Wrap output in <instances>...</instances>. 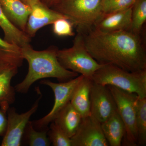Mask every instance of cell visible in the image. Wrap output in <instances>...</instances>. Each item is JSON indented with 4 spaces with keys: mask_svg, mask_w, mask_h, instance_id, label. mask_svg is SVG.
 I'll list each match as a JSON object with an SVG mask.
<instances>
[{
    "mask_svg": "<svg viewBox=\"0 0 146 146\" xmlns=\"http://www.w3.org/2000/svg\"><path fill=\"white\" fill-rule=\"evenodd\" d=\"M146 21V0H136L132 7L130 31L142 35Z\"/></svg>",
    "mask_w": 146,
    "mask_h": 146,
    "instance_id": "cell-20",
    "label": "cell"
},
{
    "mask_svg": "<svg viewBox=\"0 0 146 146\" xmlns=\"http://www.w3.org/2000/svg\"><path fill=\"white\" fill-rule=\"evenodd\" d=\"M90 99L91 115L101 123L107 120L117 110L115 100L107 86L93 82Z\"/></svg>",
    "mask_w": 146,
    "mask_h": 146,
    "instance_id": "cell-10",
    "label": "cell"
},
{
    "mask_svg": "<svg viewBox=\"0 0 146 146\" xmlns=\"http://www.w3.org/2000/svg\"><path fill=\"white\" fill-rule=\"evenodd\" d=\"M31 8L25 32L31 38L34 37L36 32L42 28L52 25L58 19L67 18L52 8L45 5L41 1Z\"/></svg>",
    "mask_w": 146,
    "mask_h": 146,
    "instance_id": "cell-11",
    "label": "cell"
},
{
    "mask_svg": "<svg viewBox=\"0 0 146 146\" xmlns=\"http://www.w3.org/2000/svg\"><path fill=\"white\" fill-rule=\"evenodd\" d=\"M84 77L80 75L76 77L64 82L56 83L44 79L40 83L49 86L53 91L54 102L51 110L46 116L39 119L31 121L35 129L39 131L48 130L49 125L53 121L58 112L70 101L75 89Z\"/></svg>",
    "mask_w": 146,
    "mask_h": 146,
    "instance_id": "cell-7",
    "label": "cell"
},
{
    "mask_svg": "<svg viewBox=\"0 0 146 146\" xmlns=\"http://www.w3.org/2000/svg\"><path fill=\"white\" fill-rule=\"evenodd\" d=\"M132 7L117 12L102 14L93 29L102 32L130 31Z\"/></svg>",
    "mask_w": 146,
    "mask_h": 146,
    "instance_id": "cell-12",
    "label": "cell"
},
{
    "mask_svg": "<svg viewBox=\"0 0 146 146\" xmlns=\"http://www.w3.org/2000/svg\"><path fill=\"white\" fill-rule=\"evenodd\" d=\"M0 5L11 22L25 32L31 7L21 0H0Z\"/></svg>",
    "mask_w": 146,
    "mask_h": 146,
    "instance_id": "cell-14",
    "label": "cell"
},
{
    "mask_svg": "<svg viewBox=\"0 0 146 146\" xmlns=\"http://www.w3.org/2000/svg\"><path fill=\"white\" fill-rule=\"evenodd\" d=\"M54 34L59 36H74L75 33L73 30L74 25L67 18L58 19L52 24Z\"/></svg>",
    "mask_w": 146,
    "mask_h": 146,
    "instance_id": "cell-25",
    "label": "cell"
},
{
    "mask_svg": "<svg viewBox=\"0 0 146 146\" xmlns=\"http://www.w3.org/2000/svg\"><path fill=\"white\" fill-rule=\"evenodd\" d=\"M19 68L16 64L0 60V104L10 106L15 102L16 91L11 82Z\"/></svg>",
    "mask_w": 146,
    "mask_h": 146,
    "instance_id": "cell-13",
    "label": "cell"
},
{
    "mask_svg": "<svg viewBox=\"0 0 146 146\" xmlns=\"http://www.w3.org/2000/svg\"><path fill=\"white\" fill-rule=\"evenodd\" d=\"M48 131L36 130L33 126L31 121H30L25 129L22 144L24 142L26 145L29 146H50L51 144L48 137Z\"/></svg>",
    "mask_w": 146,
    "mask_h": 146,
    "instance_id": "cell-19",
    "label": "cell"
},
{
    "mask_svg": "<svg viewBox=\"0 0 146 146\" xmlns=\"http://www.w3.org/2000/svg\"><path fill=\"white\" fill-rule=\"evenodd\" d=\"M0 27L4 33V39L9 44L21 48L30 44L31 38L18 29L8 19L0 5Z\"/></svg>",
    "mask_w": 146,
    "mask_h": 146,
    "instance_id": "cell-18",
    "label": "cell"
},
{
    "mask_svg": "<svg viewBox=\"0 0 146 146\" xmlns=\"http://www.w3.org/2000/svg\"><path fill=\"white\" fill-rule=\"evenodd\" d=\"M93 81L84 77L74 91L70 102L82 118L91 115L90 92Z\"/></svg>",
    "mask_w": 146,
    "mask_h": 146,
    "instance_id": "cell-15",
    "label": "cell"
},
{
    "mask_svg": "<svg viewBox=\"0 0 146 146\" xmlns=\"http://www.w3.org/2000/svg\"><path fill=\"white\" fill-rule=\"evenodd\" d=\"M39 96L29 110L19 114L15 108L9 107L7 111V125L5 134L1 145V146H20L22 145V137L27 124L31 117L36 112L42 94L39 87L35 89Z\"/></svg>",
    "mask_w": 146,
    "mask_h": 146,
    "instance_id": "cell-8",
    "label": "cell"
},
{
    "mask_svg": "<svg viewBox=\"0 0 146 146\" xmlns=\"http://www.w3.org/2000/svg\"><path fill=\"white\" fill-rule=\"evenodd\" d=\"M136 0H103L102 14L127 9L133 6Z\"/></svg>",
    "mask_w": 146,
    "mask_h": 146,
    "instance_id": "cell-24",
    "label": "cell"
},
{
    "mask_svg": "<svg viewBox=\"0 0 146 146\" xmlns=\"http://www.w3.org/2000/svg\"><path fill=\"white\" fill-rule=\"evenodd\" d=\"M48 135L54 146H72L71 138L54 121L50 123Z\"/></svg>",
    "mask_w": 146,
    "mask_h": 146,
    "instance_id": "cell-23",
    "label": "cell"
},
{
    "mask_svg": "<svg viewBox=\"0 0 146 146\" xmlns=\"http://www.w3.org/2000/svg\"><path fill=\"white\" fill-rule=\"evenodd\" d=\"M107 86L114 97L117 110L125 126V134L122 142L125 146H138L136 118V103L139 98L134 93L115 86Z\"/></svg>",
    "mask_w": 146,
    "mask_h": 146,
    "instance_id": "cell-6",
    "label": "cell"
},
{
    "mask_svg": "<svg viewBox=\"0 0 146 146\" xmlns=\"http://www.w3.org/2000/svg\"><path fill=\"white\" fill-rule=\"evenodd\" d=\"M58 49L52 46L43 50H36L30 44L21 48L22 56L28 63L29 70L23 80L14 86L16 92L27 94L32 85L39 80L53 78L64 82L78 76V73L61 65L57 57Z\"/></svg>",
    "mask_w": 146,
    "mask_h": 146,
    "instance_id": "cell-2",
    "label": "cell"
},
{
    "mask_svg": "<svg viewBox=\"0 0 146 146\" xmlns=\"http://www.w3.org/2000/svg\"><path fill=\"white\" fill-rule=\"evenodd\" d=\"M0 60L10 62L21 67L24 60L21 48L9 44L0 37Z\"/></svg>",
    "mask_w": 146,
    "mask_h": 146,
    "instance_id": "cell-22",
    "label": "cell"
},
{
    "mask_svg": "<svg viewBox=\"0 0 146 146\" xmlns=\"http://www.w3.org/2000/svg\"><path fill=\"white\" fill-rule=\"evenodd\" d=\"M95 83L112 86L146 98V70L130 72L111 64H104L92 76Z\"/></svg>",
    "mask_w": 146,
    "mask_h": 146,
    "instance_id": "cell-3",
    "label": "cell"
},
{
    "mask_svg": "<svg viewBox=\"0 0 146 146\" xmlns=\"http://www.w3.org/2000/svg\"><path fill=\"white\" fill-rule=\"evenodd\" d=\"M24 3L29 6H33L40 2V0H21Z\"/></svg>",
    "mask_w": 146,
    "mask_h": 146,
    "instance_id": "cell-28",
    "label": "cell"
},
{
    "mask_svg": "<svg viewBox=\"0 0 146 146\" xmlns=\"http://www.w3.org/2000/svg\"><path fill=\"white\" fill-rule=\"evenodd\" d=\"M57 57L65 69L91 79L94 73L104 65L89 54L85 46L83 34L80 33L76 35L72 47L58 49Z\"/></svg>",
    "mask_w": 146,
    "mask_h": 146,
    "instance_id": "cell-5",
    "label": "cell"
},
{
    "mask_svg": "<svg viewBox=\"0 0 146 146\" xmlns=\"http://www.w3.org/2000/svg\"><path fill=\"white\" fill-rule=\"evenodd\" d=\"M103 0H60L52 7L65 16L76 29L84 34L93 29L102 15Z\"/></svg>",
    "mask_w": 146,
    "mask_h": 146,
    "instance_id": "cell-4",
    "label": "cell"
},
{
    "mask_svg": "<svg viewBox=\"0 0 146 146\" xmlns=\"http://www.w3.org/2000/svg\"><path fill=\"white\" fill-rule=\"evenodd\" d=\"M60 1V0H40V1L48 7L52 8Z\"/></svg>",
    "mask_w": 146,
    "mask_h": 146,
    "instance_id": "cell-27",
    "label": "cell"
},
{
    "mask_svg": "<svg viewBox=\"0 0 146 146\" xmlns=\"http://www.w3.org/2000/svg\"><path fill=\"white\" fill-rule=\"evenodd\" d=\"M101 127L109 146L122 145L125 134V128L117 110L101 123Z\"/></svg>",
    "mask_w": 146,
    "mask_h": 146,
    "instance_id": "cell-16",
    "label": "cell"
},
{
    "mask_svg": "<svg viewBox=\"0 0 146 146\" xmlns=\"http://www.w3.org/2000/svg\"><path fill=\"white\" fill-rule=\"evenodd\" d=\"M9 107V106L0 104V136L3 137L6 131L7 111Z\"/></svg>",
    "mask_w": 146,
    "mask_h": 146,
    "instance_id": "cell-26",
    "label": "cell"
},
{
    "mask_svg": "<svg viewBox=\"0 0 146 146\" xmlns=\"http://www.w3.org/2000/svg\"><path fill=\"white\" fill-rule=\"evenodd\" d=\"M72 146H108L101 123L92 115L82 118L74 135L71 138Z\"/></svg>",
    "mask_w": 146,
    "mask_h": 146,
    "instance_id": "cell-9",
    "label": "cell"
},
{
    "mask_svg": "<svg viewBox=\"0 0 146 146\" xmlns=\"http://www.w3.org/2000/svg\"><path fill=\"white\" fill-rule=\"evenodd\" d=\"M83 35L86 49L97 62L130 72L146 70L142 35L130 31L106 33L93 29Z\"/></svg>",
    "mask_w": 146,
    "mask_h": 146,
    "instance_id": "cell-1",
    "label": "cell"
},
{
    "mask_svg": "<svg viewBox=\"0 0 146 146\" xmlns=\"http://www.w3.org/2000/svg\"><path fill=\"white\" fill-rule=\"evenodd\" d=\"M82 117L69 102L58 112L53 121L70 138L75 133Z\"/></svg>",
    "mask_w": 146,
    "mask_h": 146,
    "instance_id": "cell-17",
    "label": "cell"
},
{
    "mask_svg": "<svg viewBox=\"0 0 146 146\" xmlns=\"http://www.w3.org/2000/svg\"><path fill=\"white\" fill-rule=\"evenodd\" d=\"M136 127L138 146L146 144V98H138L136 103Z\"/></svg>",
    "mask_w": 146,
    "mask_h": 146,
    "instance_id": "cell-21",
    "label": "cell"
}]
</instances>
